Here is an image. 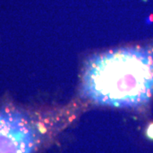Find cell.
<instances>
[{
	"label": "cell",
	"instance_id": "cell-1",
	"mask_svg": "<svg viewBox=\"0 0 153 153\" xmlns=\"http://www.w3.org/2000/svg\"><path fill=\"white\" fill-rule=\"evenodd\" d=\"M82 94L115 107L147 103L153 95V49L123 48L91 57L83 69Z\"/></svg>",
	"mask_w": 153,
	"mask_h": 153
},
{
	"label": "cell",
	"instance_id": "cell-2",
	"mask_svg": "<svg viewBox=\"0 0 153 153\" xmlns=\"http://www.w3.org/2000/svg\"><path fill=\"white\" fill-rule=\"evenodd\" d=\"M34 134L19 112L0 111V153H33Z\"/></svg>",
	"mask_w": 153,
	"mask_h": 153
},
{
	"label": "cell",
	"instance_id": "cell-3",
	"mask_svg": "<svg viewBox=\"0 0 153 153\" xmlns=\"http://www.w3.org/2000/svg\"><path fill=\"white\" fill-rule=\"evenodd\" d=\"M146 134H147V136L149 137L150 139L153 140V123L150 124L149 127H148L147 131H146Z\"/></svg>",
	"mask_w": 153,
	"mask_h": 153
}]
</instances>
